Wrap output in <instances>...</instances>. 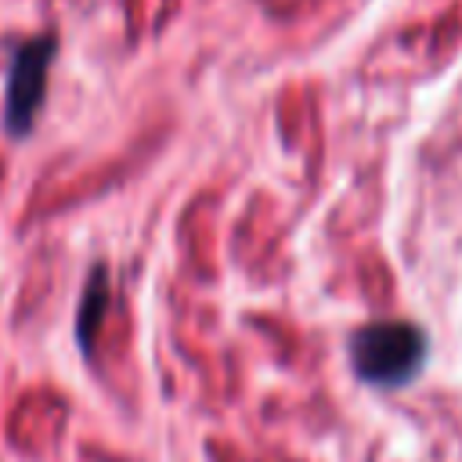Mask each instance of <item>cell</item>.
I'll return each instance as SVG.
<instances>
[{
	"mask_svg": "<svg viewBox=\"0 0 462 462\" xmlns=\"http://www.w3.org/2000/svg\"><path fill=\"white\" fill-rule=\"evenodd\" d=\"M346 357L354 375L365 386L375 390H404L411 386L426 361H430V339L422 325L404 318H379L365 321L346 339Z\"/></svg>",
	"mask_w": 462,
	"mask_h": 462,
	"instance_id": "6da1fadb",
	"label": "cell"
},
{
	"mask_svg": "<svg viewBox=\"0 0 462 462\" xmlns=\"http://www.w3.org/2000/svg\"><path fill=\"white\" fill-rule=\"evenodd\" d=\"M58 58V32L43 29L25 36L11 51L7 79H4V130L14 141H25L36 130V116L47 101V76Z\"/></svg>",
	"mask_w": 462,
	"mask_h": 462,
	"instance_id": "7a4b0ae2",
	"label": "cell"
},
{
	"mask_svg": "<svg viewBox=\"0 0 462 462\" xmlns=\"http://www.w3.org/2000/svg\"><path fill=\"white\" fill-rule=\"evenodd\" d=\"M108 303H112V285H108V267L97 260L83 282V292H79V303H76V321H72V339H76V350L83 361H94V343L101 336V325H105V314H108Z\"/></svg>",
	"mask_w": 462,
	"mask_h": 462,
	"instance_id": "3957f363",
	"label": "cell"
}]
</instances>
